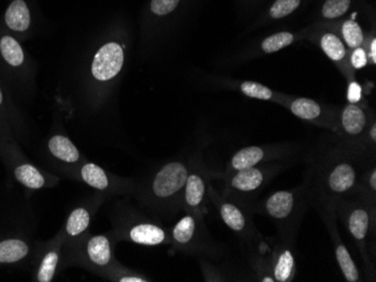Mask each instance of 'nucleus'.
<instances>
[{
  "label": "nucleus",
  "mask_w": 376,
  "mask_h": 282,
  "mask_svg": "<svg viewBox=\"0 0 376 282\" xmlns=\"http://www.w3.org/2000/svg\"><path fill=\"white\" fill-rule=\"evenodd\" d=\"M374 158L347 147L343 142L321 147L313 155L303 181L310 206L318 213L336 212L341 200L356 192L364 168Z\"/></svg>",
  "instance_id": "1"
},
{
  "label": "nucleus",
  "mask_w": 376,
  "mask_h": 282,
  "mask_svg": "<svg viewBox=\"0 0 376 282\" xmlns=\"http://www.w3.org/2000/svg\"><path fill=\"white\" fill-rule=\"evenodd\" d=\"M126 45L117 36H98L87 56L81 75V100L90 109H98L107 99L126 66Z\"/></svg>",
  "instance_id": "2"
},
{
  "label": "nucleus",
  "mask_w": 376,
  "mask_h": 282,
  "mask_svg": "<svg viewBox=\"0 0 376 282\" xmlns=\"http://www.w3.org/2000/svg\"><path fill=\"white\" fill-rule=\"evenodd\" d=\"M190 164L185 160L169 161L162 164L134 194L143 207L152 213L170 216L183 211L185 183Z\"/></svg>",
  "instance_id": "3"
},
{
  "label": "nucleus",
  "mask_w": 376,
  "mask_h": 282,
  "mask_svg": "<svg viewBox=\"0 0 376 282\" xmlns=\"http://www.w3.org/2000/svg\"><path fill=\"white\" fill-rule=\"evenodd\" d=\"M309 206L307 189L302 183L296 188L275 191L253 204L251 209L273 221L279 234H296Z\"/></svg>",
  "instance_id": "4"
},
{
  "label": "nucleus",
  "mask_w": 376,
  "mask_h": 282,
  "mask_svg": "<svg viewBox=\"0 0 376 282\" xmlns=\"http://www.w3.org/2000/svg\"><path fill=\"white\" fill-rule=\"evenodd\" d=\"M117 241L111 232L85 236L70 247H63L62 266H79L104 278L116 263L115 245Z\"/></svg>",
  "instance_id": "5"
},
{
  "label": "nucleus",
  "mask_w": 376,
  "mask_h": 282,
  "mask_svg": "<svg viewBox=\"0 0 376 282\" xmlns=\"http://www.w3.org/2000/svg\"><path fill=\"white\" fill-rule=\"evenodd\" d=\"M336 215L343 221L346 230L356 244L366 272L370 276L373 274V262L371 252L368 250V238L371 231L375 228L376 205L356 191L338 204Z\"/></svg>",
  "instance_id": "6"
},
{
  "label": "nucleus",
  "mask_w": 376,
  "mask_h": 282,
  "mask_svg": "<svg viewBox=\"0 0 376 282\" xmlns=\"http://www.w3.org/2000/svg\"><path fill=\"white\" fill-rule=\"evenodd\" d=\"M111 233L117 242L128 241L145 247L170 244V230L167 227L132 207H121L120 212H116Z\"/></svg>",
  "instance_id": "7"
},
{
  "label": "nucleus",
  "mask_w": 376,
  "mask_h": 282,
  "mask_svg": "<svg viewBox=\"0 0 376 282\" xmlns=\"http://www.w3.org/2000/svg\"><path fill=\"white\" fill-rule=\"evenodd\" d=\"M283 169L284 166L281 161H277L258 164L248 169L240 170L231 175L224 176L226 188L222 194L251 207L256 197Z\"/></svg>",
  "instance_id": "8"
},
{
  "label": "nucleus",
  "mask_w": 376,
  "mask_h": 282,
  "mask_svg": "<svg viewBox=\"0 0 376 282\" xmlns=\"http://www.w3.org/2000/svg\"><path fill=\"white\" fill-rule=\"evenodd\" d=\"M210 202L217 208L223 223L245 243H254L260 240V234L255 226L250 206L232 200L215 190L211 183L207 191Z\"/></svg>",
  "instance_id": "9"
},
{
  "label": "nucleus",
  "mask_w": 376,
  "mask_h": 282,
  "mask_svg": "<svg viewBox=\"0 0 376 282\" xmlns=\"http://www.w3.org/2000/svg\"><path fill=\"white\" fill-rule=\"evenodd\" d=\"M169 245L174 251L186 255H201L214 249L204 217L192 213H185L171 227Z\"/></svg>",
  "instance_id": "10"
},
{
  "label": "nucleus",
  "mask_w": 376,
  "mask_h": 282,
  "mask_svg": "<svg viewBox=\"0 0 376 282\" xmlns=\"http://www.w3.org/2000/svg\"><path fill=\"white\" fill-rule=\"evenodd\" d=\"M0 67L6 77L14 81L16 86L32 85L34 73L30 58L20 41L6 31L0 24Z\"/></svg>",
  "instance_id": "11"
},
{
  "label": "nucleus",
  "mask_w": 376,
  "mask_h": 282,
  "mask_svg": "<svg viewBox=\"0 0 376 282\" xmlns=\"http://www.w3.org/2000/svg\"><path fill=\"white\" fill-rule=\"evenodd\" d=\"M298 145L272 144V145H251L239 149L232 155L226 166L224 176L231 175L240 170L248 169L258 164L284 161L298 152Z\"/></svg>",
  "instance_id": "12"
},
{
  "label": "nucleus",
  "mask_w": 376,
  "mask_h": 282,
  "mask_svg": "<svg viewBox=\"0 0 376 282\" xmlns=\"http://www.w3.org/2000/svg\"><path fill=\"white\" fill-rule=\"evenodd\" d=\"M71 173L75 179L109 197L131 194L135 189V183L131 179L113 175L101 166L88 161L79 164Z\"/></svg>",
  "instance_id": "13"
},
{
  "label": "nucleus",
  "mask_w": 376,
  "mask_h": 282,
  "mask_svg": "<svg viewBox=\"0 0 376 282\" xmlns=\"http://www.w3.org/2000/svg\"><path fill=\"white\" fill-rule=\"evenodd\" d=\"M37 0H9L0 24L18 41H22L28 39L37 30Z\"/></svg>",
  "instance_id": "14"
},
{
  "label": "nucleus",
  "mask_w": 376,
  "mask_h": 282,
  "mask_svg": "<svg viewBox=\"0 0 376 282\" xmlns=\"http://www.w3.org/2000/svg\"><path fill=\"white\" fill-rule=\"evenodd\" d=\"M107 198L109 196L97 191L90 200H86L70 212L60 232L63 238V247H70L90 234V227L94 216Z\"/></svg>",
  "instance_id": "15"
},
{
  "label": "nucleus",
  "mask_w": 376,
  "mask_h": 282,
  "mask_svg": "<svg viewBox=\"0 0 376 282\" xmlns=\"http://www.w3.org/2000/svg\"><path fill=\"white\" fill-rule=\"evenodd\" d=\"M209 172L198 160L190 162V173L186 179L183 197V211L185 213L195 214L204 216L209 213L207 202H209Z\"/></svg>",
  "instance_id": "16"
},
{
  "label": "nucleus",
  "mask_w": 376,
  "mask_h": 282,
  "mask_svg": "<svg viewBox=\"0 0 376 282\" xmlns=\"http://www.w3.org/2000/svg\"><path fill=\"white\" fill-rule=\"evenodd\" d=\"M296 234H279L268 257L273 282H291L298 271L296 255Z\"/></svg>",
  "instance_id": "17"
},
{
  "label": "nucleus",
  "mask_w": 376,
  "mask_h": 282,
  "mask_svg": "<svg viewBox=\"0 0 376 282\" xmlns=\"http://www.w3.org/2000/svg\"><path fill=\"white\" fill-rule=\"evenodd\" d=\"M368 128V115L362 107L349 104L344 108L340 115V137L344 140L343 143L371 157L366 152L364 144Z\"/></svg>",
  "instance_id": "18"
},
{
  "label": "nucleus",
  "mask_w": 376,
  "mask_h": 282,
  "mask_svg": "<svg viewBox=\"0 0 376 282\" xmlns=\"http://www.w3.org/2000/svg\"><path fill=\"white\" fill-rule=\"evenodd\" d=\"M321 219H322L325 226L328 231L329 235L332 238V245H334V257L337 260L340 271L343 274L347 282L362 281L360 269L356 266V263L353 260L348 249L346 247L343 238L340 236L337 227V215L334 211L319 212Z\"/></svg>",
  "instance_id": "19"
},
{
  "label": "nucleus",
  "mask_w": 376,
  "mask_h": 282,
  "mask_svg": "<svg viewBox=\"0 0 376 282\" xmlns=\"http://www.w3.org/2000/svg\"><path fill=\"white\" fill-rule=\"evenodd\" d=\"M48 149L52 158L66 166V171H73L85 161L78 147L67 134L60 132L52 134L48 141Z\"/></svg>",
  "instance_id": "20"
},
{
  "label": "nucleus",
  "mask_w": 376,
  "mask_h": 282,
  "mask_svg": "<svg viewBox=\"0 0 376 282\" xmlns=\"http://www.w3.org/2000/svg\"><path fill=\"white\" fill-rule=\"evenodd\" d=\"M63 238L59 233L56 238L49 243L48 249L43 253L37 269V282H51L56 277L59 266L62 263L63 257Z\"/></svg>",
  "instance_id": "21"
},
{
  "label": "nucleus",
  "mask_w": 376,
  "mask_h": 282,
  "mask_svg": "<svg viewBox=\"0 0 376 282\" xmlns=\"http://www.w3.org/2000/svg\"><path fill=\"white\" fill-rule=\"evenodd\" d=\"M13 173L16 181L31 190H39L45 187H51V185H56L59 181L58 178L47 175L44 172L37 169V166L28 162L17 164Z\"/></svg>",
  "instance_id": "22"
},
{
  "label": "nucleus",
  "mask_w": 376,
  "mask_h": 282,
  "mask_svg": "<svg viewBox=\"0 0 376 282\" xmlns=\"http://www.w3.org/2000/svg\"><path fill=\"white\" fill-rule=\"evenodd\" d=\"M30 253V245L20 238H7L0 241V263L11 264L24 260Z\"/></svg>",
  "instance_id": "23"
},
{
  "label": "nucleus",
  "mask_w": 376,
  "mask_h": 282,
  "mask_svg": "<svg viewBox=\"0 0 376 282\" xmlns=\"http://www.w3.org/2000/svg\"><path fill=\"white\" fill-rule=\"evenodd\" d=\"M290 111L298 118L308 122L318 123L323 117V109L315 100L310 98H296L290 104Z\"/></svg>",
  "instance_id": "24"
},
{
  "label": "nucleus",
  "mask_w": 376,
  "mask_h": 282,
  "mask_svg": "<svg viewBox=\"0 0 376 282\" xmlns=\"http://www.w3.org/2000/svg\"><path fill=\"white\" fill-rule=\"evenodd\" d=\"M320 47L332 61L341 63L347 56V49L344 42L336 34L326 33L321 36Z\"/></svg>",
  "instance_id": "25"
},
{
  "label": "nucleus",
  "mask_w": 376,
  "mask_h": 282,
  "mask_svg": "<svg viewBox=\"0 0 376 282\" xmlns=\"http://www.w3.org/2000/svg\"><path fill=\"white\" fill-rule=\"evenodd\" d=\"M105 279L114 282H150V278L147 277L142 272L137 271L134 269L123 266L116 261L114 266L109 269L104 276Z\"/></svg>",
  "instance_id": "26"
},
{
  "label": "nucleus",
  "mask_w": 376,
  "mask_h": 282,
  "mask_svg": "<svg viewBox=\"0 0 376 282\" xmlns=\"http://www.w3.org/2000/svg\"><path fill=\"white\" fill-rule=\"evenodd\" d=\"M357 192H360L366 200L376 205V164L375 159L368 161L364 168V171L360 178V185L357 188Z\"/></svg>",
  "instance_id": "27"
},
{
  "label": "nucleus",
  "mask_w": 376,
  "mask_h": 282,
  "mask_svg": "<svg viewBox=\"0 0 376 282\" xmlns=\"http://www.w3.org/2000/svg\"><path fill=\"white\" fill-rule=\"evenodd\" d=\"M0 122L9 128V125L20 124V114L14 107L9 94L5 92L3 85L0 83Z\"/></svg>",
  "instance_id": "28"
},
{
  "label": "nucleus",
  "mask_w": 376,
  "mask_h": 282,
  "mask_svg": "<svg viewBox=\"0 0 376 282\" xmlns=\"http://www.w3.org/2000/svg\"><path fill=\"white\" fill-rule=\"evenodd\" d=\"M294 39H296V37L290 32L276 33L274 35L268 36L262 41V50L267 53V54L275 53L292 44Z\"/></svg>",
  "instance_id": "29"
},
{
  "label": "nucleus",
  "mask_w": 376,
  "mask_h": 282,
  "mask_svg": "<svg viewBox=\"0 0 376 282\" xmlns=\"http://www.w3.org/2000/svg\"><path fill=\"white\" fill-rule=\"evenodd\" d=\"M341 33H343V37L347 47H351V49L362 47L363 42H364V34H363L362 27L355 20H349L344 23Z\"/></svg>",
  "instance_id": "30"
},
{
  "label": "nucleus",
  "mask_w": 376,
  "mask_h": 282,
  "mask_svg": "<svg viewBox=\"0 0 376 282\" xmlns=\"http://www.w3.org/2000/svg\"><path fill=\"white\" fill-rule=\"evenodd\" d=\"M240 90L245 96L255 99L272 100L274 98V92L272 89L254 81H243L240 85Z\"/></svg>",
  "instance_id": "31"
},
{
  "label": "nucleus",
  "mask_w": 376,
  "mask_h": 282,
  "mask_svg": "<svg viewBox=\"0 0 376 282\" xmlns=\"http://www.w3.org/2000/svg\"><path fill=\"white\" fill-rule=\"evenodd\" d=\"M351 3V0H327L322 7V15L329 20L338 18L346 14Z\"/></svg>",
  "instance_id": "32"
},
{
  "label": "nucleus",
  "mask_w": 376,
  "mask_h": 282,
  "mask_svg": "<svg viewBox=\"0 0 376 282\" xmlns=\"http://www.w3.org/2000/svg\"><path fill=\"white\" fill-rule=\"evenodd\" d=\"M300 3H301V0H276L270 8V16L275 20L289 16L298 8Z\"/></svg>",
  "instance_id": "33"
},
{
  "label": "nucleus",
  "mask_w": 376,
  "mask_h": 282,
  "mask_svg": "<svg viewBox=\"0 0 376 282\" xmlns=\"http://www.w3.org/2000/svg\"><path fill=\"white\" fill-rule=\"evenodd\" d=\"M179 4H181V0H151V14L159 18L168 16L178 8Z\"/></svg>",
  "instance_id": "34"
},
{
  "label": "nucleus",
  "mask_w": 376,
  "mask_h": 282,
  "mask_svg": "<svg viewBox=\"0 0 376 282\" xmlns=\"http://www.w3.org/2000/svg\"><path fill=\"white\" fill-rule=\"evenodd\" d=\"M368 62V54H366V51L363 47H356V49H353V52H351V67L356 70L363 69V68L366 67Z\"/></svg>",
  "instance_id": "35"
},
{
  "label": "nucleus",
  "mask_w": 376,
  "mask_h": 282,
  "mask_svg": "<svg viewBox=\"0 0 376 282\" xmlns=\"http://www.w3.org/2000/svg\"><path fill=\"white\" fill-rule=\"evenodd\" d=\"M201 269L202 271H203L205 281H224V279H226L222 274L215 272L217 269L214 266L205 262V261H201Z\"/></svg>",
  "instance_id": "36"
},
{
  "label": "nucleus",
  "mask_w": 376,
  "mask_h": 282,
  "mask_svg": "<svg viewBox=\"0 0 376 282\" xmlns=\"http://www.w3.org/2000/svg\"><path fill=\"white\" fill-rule=\"evenodd\" d=\"M362 92H360V87L357 83H351L349 86L348 99L351 103H357L360 99Z\"/></svg>",
  "instance_id": "37"
},
{
  "label": "nucleus",
  "mask_w": 376,
  "mask_h": 282,
  "mask_svg": "<svg viewBox=\"0 0 376 282\" xmlns=\"http://www.w3.org/2000/svg\"><path fill=\"white\" fill-rule=\"evenodd\" d=\"M368 58L371 60L372 63H376V39H372L371 44L368 47Z\"/></svg>",
  "instance_id": "38"
},
{
  "label": "nucleus",
  "mask_w": 376,
  "mask_h": 282,
  "mask_svg": "<svg viewBox=\"0 0 376 282\" xmlns=\"http://www.w3.org/2000/svg\"><path fill=\"white\" fill-rule=\"evenodd\" d=\"M0 125H3L4 128H6L5 125L3 124V123L0 122Z\"/></svg>",
  "instance_id": "39"
}]
</instances>
